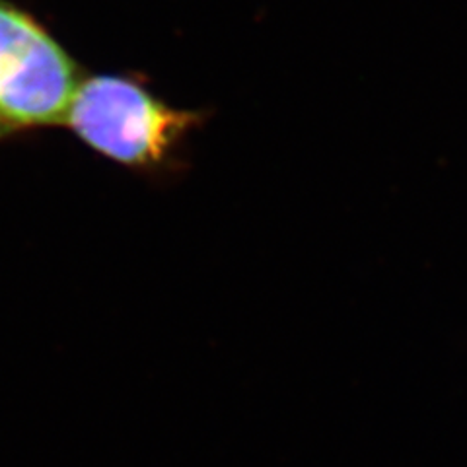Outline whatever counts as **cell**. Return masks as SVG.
Segmentation results:
<instances>
[{
  "mask_svg": "<svg viewBox=\"0 0 467 467\" xmlns=\"http://www.w3.org/2000/svg\"><path fill=\"white\" fill-rule=\"evenodd\" d=\"M201 121V113L168 106L133 78L94 75L82 78L65 125L111 162L154 171Z\"/></svg>",
  "mask_w": 467,
  "mask_h": 467,
  "instance_id": "1",
  "label": "cell"
},
{
  "mask_svg": "<svg viewBox=\"0 0 467 467\" xmlns=\"http://www.w3.org/2000/svg\"><path fill=\"white\" fill-rule=\"evenodd\" d=\"M82 72L32 12L0 0V125L6 133L65 125Z\"/></svg>",
  "mask_w": 467,
  "mask_h": 467,
  "instance_id": "2",
  "label": "cell"
},
{
  "mask_svg": "<svg viewBox=\"0 0 467 467\" xmlns=\"http://www.w3.org/2000/svg\"><path fill=\"white\" fill-rule=\"evenodd\" d=\"M5 137H8V133H6V129L0 125V139H5Z\"/></svg>",
  "mask_w": 467,
  "mask_h": 467,
  "instance_id": "3",
  "label": "cell"
}]
</instances>
